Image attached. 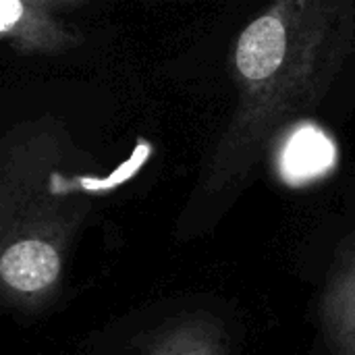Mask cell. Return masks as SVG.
Returning a JSON list of instances; mask_svg holds the SVG:
<instances>
[{
    "label": "cell",
    "mask_w": 355,
    "mask_h": 355,
    "mask_svg": "<svg viewBox=\"0 0 355 355\" xmlns=\"http://www.w3.org/2000/svg\"><path fill=\"white\" fill-rule=\"evenodd\" d=\"M285 27L281 19L266 15L254 21L237 44V69L250 81H262L277 73L285 58Z\"/></svg>",
    "instance_id": "1"
},
{
    "label": "cell",
    "mask_w": 355,
    "mask_h": 355,
    "mask_svg": "<svg viewBox=\"0 0 355 355\" xmlns=\"http://www.w3.org/2000/svg\"><path fill=\"white\" fill-rule=\"evenodd\" d=\"M58 270V254L52 245L37 239L17 241L4 252L0 260V272L4 283L25 293L44 289L54 283Z\"/></svg>",
    "instance_id": "2"
},
{
    "label": "cell",
    "mask_w": 355,
    "mask_h": 355,
    "mask_svg": "<svg viewBox=\"0 0 355 355\" xmlns=\"http://www.w3.org/2000/svg\"><path fill=\"white\" fill-rule=\"evenodd\" d=\"M335 162L333 141L316 127L297 129L285 144L281 171L287 181L304 183L324 175Z\"/></svg>",
    "instance_id": "3"
}]
</instances>
